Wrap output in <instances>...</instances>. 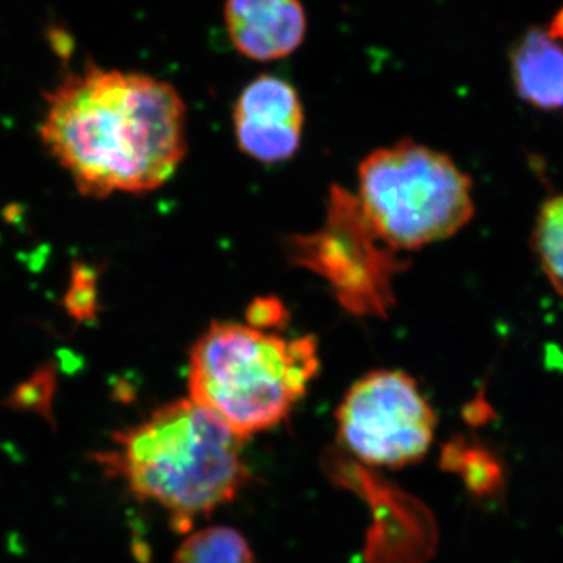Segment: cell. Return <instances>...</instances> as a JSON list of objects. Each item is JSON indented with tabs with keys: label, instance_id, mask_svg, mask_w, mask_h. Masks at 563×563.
Listing matches in <instances>:
<instances>
[{
	"label": "cell",
	"instance_id": "1",
	"mask_svg": "<svg viewBox=\"0 0 563 563\" xmlns=\"http://www.w3.org/2000/svg\"><path fill=\"white\" fill-rule=\"evenodd\" d=\"M46 106L41 141L90 198L157 190L187 154V106L168 81L87 65Z\"/></svg>",
	"mask_w": 563,
	"mask_h": 563
},
{
	"label": "cell",
	"instance_id": "2",
	"mask_svg": "<svg viewBox=\"0 0 563 563\" xmlns=\"http://www.w3.org/2000/svg\"><path fill=\"white\" fill-rule=\"evenodd\" d=\"M243 440L192 399H177L114 433L98 462L141 501L163 507L177 532H187L250 481Z\"/></svg>",
	"mask_w": 563,
	"mask_h": 563
},
{
	"label": "cell",
	"instance_id": "3",
	"mask_svg": "<svg viewBox=\"0 0 563 563\" xmlns=\"http://www.w3.org/2000/svg\"><path fill=\"white\" fill-rule=\"evenodd\" d=\"M320 372L317 339L214 321L192 344L190 399L242 439L279 426Z\"/></svg>",
	"mask_w": 563,
	"mask_h": 563
},
{
	"label": "cell",
	"instance_id": "4",
	"mask_svg": "<svg viewBox=\"0 0 563 563\" xmlns=\"http://www.w3.org/2000/svg\"><path fill=\"white\" fill-rule=\"evenodd\" d=\"M358 201L393 251H417L474 217L473 181L448 155L412 140L372 152L358 166Z\"/></svg>",
	"mask_w": 563,
	"mask_h": 563
},
{
	"label": "cell",
	"instance_id": "5",
	"mask_svg": "<svg viewBox=\"0 0 563 563\" xmlns=\"http://www.w3.org/2000/svg\"><path fill=\"white\" fill-rule=\"evenodd\" d=\"M292 265L328 282L336 301L355 317L385 318L395 306V277L409 265L383 242L357 195L333 185L318 231L291 236Z\"/></svg>",
	"mask_w": 563,
	"mask_h": 563
},
{
	"label": "cell",
	"instance_id": "6",
	"mask_svg": "<svg viewBox=\"0 0 563 563\" xmlns=\"http://www.w3.org/2000/svg\"><path fill=\"white\" fill-rule=\"evenodd\" d=\"M340 442L368 465L404 468L431 450L437 415L417 380L377 369L352 385L336 410Z\"/></svg>",
	"mask_w": 563,
	"mask_h": 563
},
{
	"label": "cell",
	"instance_id": "7",
	"mask_svg": "<svg viewBox=\"0 0 563 563\" xmlns=\"http://www.w3.org/2000/svg\"><path fill=\"white\" fill-rule=\"evenodd\" d=\"M233 129L240 151L261 163L287 162L301 146L303 109L287 80L262 74L239 96Z\"/></svg>",
	"mask_w": 563,
	"mask_h": 563
},
{
	"label": "cell",
	"instance_id": "8",
	"mask_svg": "<svg viewBox=\"0 0 563 563\" xmlns=\"http://www.w3.org/2000/svg\"><path fill=\"white\" fill-rule=\"evenodd\" d=\"M224 20L235 49L254 62L288 57L307 35L301 0H225Z\"/></svg>",
	"mask_w": 563,
	"mask_h": 563
},
{
	"label": "cell",
	"instance_id": "9",
	"mask_svg": "<svg viewBox=\"0 0 563 563\" xmlns=\"http://www.w3.org/2000/svg\"><path fill=\"white\" fill-rule=\"evenodd\" d=\"M515 90L544 111H563V46L540 29H531L512 52Z\"/></svg>",
	"mask_w": 563,
	"mask_h": 563
},
{
	"label": "cell",
	"instance_id": "10",
	"mask_svg": "<svg viewBox=\"0 0 563 563\" xmlns=\"http://www.w3.org/2000/svg\"><path fill=\"white\" fill-rule=\"evenodd\" d=\"M173 563H254L246 539L232 528L214 526L191 533Z\"/></svg>",
	"mask_w": 563,
	"mask_h": 563
},
{
	"label": "cell",
	"instance_id": "11",
	"mask_svg": "<svg viewBox=\"0 0 563 563\" xmlns=\"http://www.w3.org/2000/svg\"><path fill=\"white\" fill-rule=\"evenodd\" d=\"M443 466L461 474L474 496L493 495L501 488V465L484 448L466 446L462 440H455L444 448Z\"/></svg>",
	"mask_w": 563,
	"mask_h": 563
},
{
	"label": "cell",
	"instance_id": "12",
	"mask_svg": "<svg viewBox=\"0 0 563 563\" xmlns=\"http://www.w3.org/2000/svg\"><path fill=\"white\" fill-rule=\"evenodd\" d=\"M532 240L543 273L563 296V195L543 203Z\"/></svg>",
	"mask_w": 563,
	"mask_h": 563
},
{
	"label": "cell",
	"instance_id": "13",
	"mask_svg": "<svg viewBox=\"0 0 563 563\" xmlns=\"http://www.w3.org/2000/svg\"><path fill=\"white\" fill-rule=\"evenodd\" d=\"M287 313V309L279 299H255L247 309V322L252 328L268 332V329L284 325L288 318Z\"/></svg>",
	"mask_w": 563,
	"mask_h": 563
},
{
	"label": "cell",
	"instance_id": "14",
	"mask_svg": "<svg viewBox=\"0 0 563 563\" xmlns=\"http://www.w3.org/2000/svg\"><path fill=\"white\" fill-rule=\"evenodd\" d=\"M550 35L555 40H563V9L555 14L553 24H551Z\"/></svg>",
	"mask_w": 563,
	"mask_h": 563
}]
</instances>
